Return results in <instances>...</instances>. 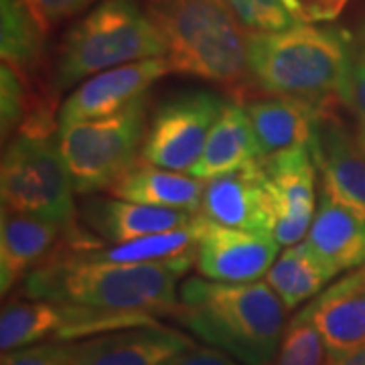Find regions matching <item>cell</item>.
I'll use <instances>...</instances> for the list:
<instances>
[{"label": "cell", "mask_w": 365, "mask_h": 365, "mask_svg": "<svg viewBox=\"0 0 365 365\" xmlns=\"http://www.w3.org/2000/svg\"><path fill=\"white\" fill-rule=\"evenodd\" d=\"M195 264V252L163 262L120 264L66 250L51 256L23 280L26 299L78 304L110 313L173 317L179 282Z\"/></svg>", "instance_id": "cell-1"}, {"label": "cell", "mask_w": 365, "mask_h": 365, "mask_svg": "<svg viewBox=\"0 0 365 365\" xmlns=\"http://www.w3.org/2000/svg\"><path fill=\"white\" fill-rule=\"evenodd\" d=\"M287 307L268 282L187 278L173 319L242 365H270L287 329Z\"/></svg>", "instance_id": "cell-2"}, {"label": "cell", "mask_w": 365, "mask_h": 365, "mask_svg": "<svg viewBox=\"0 0 365 365\" xmlns=\"http://www.w3.org/2000/svg\"><path fill=\"white\" fill-rule=\"evenodd\" d=\"M179 76L237 86L250 76L248 33L227 0H144Z\"/></svg>", "instance_id": "cell-3"}, {"label": "cell", "mask_w": 365, "mask_h": 365, "mask_svg": "<svg viewBox=\"0 0 365 365\" xmlns=\"http://www.w3.org/2000/svg\"><path fill=\"white\" fill-rule=\"evenodd\" d=\"M349 33L297 23L276 33H248V67L254 81L274 96L314 106L341 100Z\"/></svg>", "instance_id": "cell-4"}, {"label": "cell", "mask_w": 365, "mask_h": 365, "mask_svg": "<svg viewBox=\"0 0 365 365\" xmlns=\"http://www.w3.org/2000/svg\"><path fill=\"white\" fill-rule=\"evenodd\" d=\"M155 57H167V47L144 4L100 0L61 43L53 90L63 91L96 73Z\"/></svg>", "instance_id": "cell-5"}, {"label": "cell", "mask_w": 365, "mask_h": 365, "mask_svg": "<svg viewBox=\"0 0 365 365\" xmlns=\"http://www.w3.org/2000/svg\"><path fill=\"white\" fill-rule=\"evenodd\" d=\"M0 170L2 209L55 223L66 235L78 232L76 187L57 140L21 132L4 148Z\"/></svg>", "instance_id": "cell-6"}, {"label": "cell", "mask_w": 365, "mask_h": 365, "mask_svg": "<svg viewBox=\"0 0 365 365\" xmlns=\"http://www.w3.org/2000/svg\"><path fill=\"white\" fill-rule=\"evenodd\" d=\"M144 134L146 96L112 116L61 124L57 128V146L76 191L83 195L108 191L140 160Z\"/></svg>", "instance_id": "cell-7"}, {"label": "cell", "mask_w": 365, "mask_h": 365, "mask_svg": "<svg viewBox=\"0 0 365 365\" xmlns=\"http://www.w3.org/2000/svg\"><path fill=\"white\" fill-rule=\"evenodd\" d=\"M223 106L222 96L209 90L170 96L155 110L146 126L140 160L158 169L191 175Z\"/></svg>", "instance_id": "cell-8"}, {"label": "cell", "mask_w": 365, "mask_h": 365, "mask_svg": "<svg viewBox=\"0 0 365 365\" xmlns=\"http://www.w3.org/2000/svg\"><path fill=\"white\" fill-rule=\"evenodd\" d=\"M266 195L274 240L280 246L300 244L314 220L317 205V165L311 148L264 160Z\"/></svg>", "instance_id": "cell-9"}, {"label": "cell", "mask_w": 365, "mask_h": 365, "mask_svg": "<svg viewBox=\"0 0 365 365\" xmlns=\"http://www.w3.org/2000/svg\"><path fill=\"white\" fill-rule=\"evenodd\" d=\"M278 248L272 235L217 225L199 213L195 266L203 278L227 284L258 282L272 268Z\"/></svg>", "instance_id": "cell-10"}, {"label": "cell", "mask_w": 365, "mask_h": 365, "mask_svg": "<svg viewBox=\"0 0 365 365\" xmlns=\"http://www.w3.org/2000/svg\"><path fill=\"white\" fill-rule=\"evenodd\" d=\"M169 71L167 59L155 57L96 73L83 79L78 90L69 93V98L59 110L57 122L61 126L118 114L132 102L146 96L148 88Z\"/></svg>", "instance_id": "cell-11"}, {"label": "cell", "mask_w": 365, "mask_h": 365, "mask_svg": "<svg viewBox=\"0 0 365 365\" xmlns=\"http://www.w3.org/2000/svg\"><path fill=\"white\" fill-rule=\"evenodd\" d=\"M304 246L333 276L365 262V211L321 179L317 213Z\"/></svg>", "instance_id": "cell-12"}, {"label": "cell", "mask_w": 365, "mask_h": 365, "mask_svg": "<svg viewBox=\"0 0 365 365\" xmlns=\"http://www.w3.org/2000/svg\"><path fill=\"white\" fill-rule=\"evenodd\" d=\"M199 213L217 225L272 235L264 160L205 181Z\"/></svg>", "instance_id": "cell-13"}, {"label": "cell", "mask_w": 365, "mask_h": 365, "mask_svg": "<svg viewBox=\"0 0 365 365\" xmlns=\"http://www.w3.org/2000/svg\"><path fill=\"white\" fill-rule=\"evenodd\" d=\"M331 106L319 110L311 155L321 179L365 211V132L343 122Z\"/></svg>", "instance_id": "cell-14"}, {"label": "cell", "mask_w": 365, "mask_h": 365, "mask_svg": "<svg viewBox=\"0 0 365 365\" xmlns=\"http://www.w3.org/2000/svg\"><path fill=\"white\" fill-rule=\"evenodd\" d=\"M191 345V337L160 323L128 327L73 343L71 365H165Z\"/></svg>", "instance_id": "cell-15"}, {"label": "cell", "mask_w": 365, "mask_h": 365, "mask_svg": "<svg viewBox=\"0 0 365 365\" xmlns=\"http://www.w3.org/2000/svg\"><path fill=\"white\" fill-rule=\"evenodd\" d=\"M79 215L90 232L104 240L106 246H116L144 235L191 225L199 213L153 207L118 197H86Z\"/></svg>", "instance_id": "cell-16"}, {"label": "cell", "mask_w": 365, "mask_h": 365, "mask_svg": "<svg viewBox=\"0 0 365 365\" xmlns=\"http://www.w3.org/2000/svg\"><path fill=\"white\" fill-rule=\"evenodd\" d=\"M246 110L264 160L294 148H311L321 106L276 96L252 100L246 104Z\"/></svg>", "instance_id": "cell-17"}, {"label": "cell", "mask_w": 365, "mask_h": 365, "mask_svg": "<svg viewBox=\"0 0 365 365\" xmlns=\"http://www.w3.org/2000/svg\"><path fill=\"white\" fill-rule=\"evenodd\" d=\"M304 309L323 335L329 353L365 343V270L345 276Z\"/></svg>", "instance_id": "cell-18"}, {"label": "cell", "mask_w": 365, "mask_h": 365, "mask_svg": "<svg viewBox=\"0 0 365 365\" xmlns=\"http://www.w3.org/2000/svg\"><path fill=\"white\" fill-rule=\"evenodd\" d=\"M66 234L59 225L35 215L2 209L0 290L6 294L39 266L53 244Z\"/></svg>", "instance_id": "cell-19"}, {"label": "cell", "mask_w": 365, "mask_h": 365, "mask_svg": "<svg viewBox=\"0 0 365 365\" xmlns=\"http://www.w3.org/2000/svg\"><path fill=\"white\" fill-rule=\"evenodd\" d=\"M264 160L254 136L246 106L225 102L222 114L209 132L203 155L197 160L191 175L199 181H209L232 170L244 169Z\"/></svg>", "instance_id": "cell-20"}, {"label": "cell", "mask_w": 365, "mask_h": 365, "mask_svg": "<svg viewBox=\"0 0 365 365\" xmlns=\"http://www.w3.org/2000/svg\"><path fill=\"white\" fill-rule=\"evenodd\" d=\"M203 185L205 181H199L193 175L158 169L138 160L108 189V193L132 203L199 213Z\"/></svg>", "instance_id": "cell-21"}, {"label": "cell", "mask_w": 365, "mask_h": 365, "mask_svg": "<svg viewBox=\"0 0 365 365\" xmlns=\"http://www.w3.org/2000/svg\"><path fill=\"white\" fill-rule=\"evenodd\" d=\"M47 29L23 0H0V55L25 79L39 66Z\"/></svg>", "instance_id": "cell-22"}, {"label": "cell", "mask_w": 365, "mask_h": 365, "mask_svg": "<svg viewBox=\"0 0 365 365\" xmlns=\"http://www.w3.org/2000/svg\"><path fill=\"white\" fill-rule=\"evenodd\" d=\"M331 278L335 276L317 260L304 242L290 246L280 258H276L266 274V282L280 297L288 311L319 297Z\"/></svg>", "instance_id": "cell-23"}, {"label": "cell", "mask_w": 365, "mask_h": 365, "mask_svg": "<svg viewBox=\"0 0 365 365\" xmlns=\"http://www.w3.org/2000/svg\"><path fill=\"white\" fill-rule=\"evenodd\" d=\"M197 220L191 225L150 234L116 244V246H98L93 250H73L88 258L102 262H120V264H146V262H163L193 254L197 246Z\"/></svg>", "instance_id": "cell-24"}, {"label": "cell", "mask_w": 365, "mask_h": 365, "mask_svg": "<svg viewBox=\"0 0 365 365\" xmlns=\"http://www.w3.org/2000/svg\"><path fill=\"white\" fill-rule=\"evenodd\" d=\"M270 365H329V347L307 309H302L287 325Z\"/></svg>", "instance_id": "cell-25"}, {"label": "cell", "mask_w": 365, "mask_h": 365, "mask_svg": "<svg viewBox=\"0 0 365 365\" xmlns=\"http://www.w3.org/2000/svg\"><path fill=\"white\" fill-rule=\"evenodd\" d=\"M341 102L351 110L357 126L365 132V16L349 33L347 71L341 88Z\"/></svg>", "instance_id": "cell-26"}, {"label": "cell", "mask_w": 365, "mask_h": 365, "mask_svg": "<svg viewBox=\"0 0 365 365\" xmlns=\"http://www.w3.org/2000/svg\"><path fill=\"white\" fill-rule=\"evenodd\" d=\"M250 33H276L297 25L280 0H227Z\"/></svg>", "instance_id": "cell-27"}, {"label": "cell", "mask_w": 365, "mask_h": 365, "mask_svg": "<svg viewBox=\"0 0 365 365\" xmlns=\"http://www.w3.org/2000/svg\"><path fill=\"white\" fill-rule=\"evenodd\" d=\"M0 120L2 136L6 138L14 128H21L31 114L33 106L29 102L25 79L21 78L9 63L0 67Z\"/></svg>", "instance_id": "cell-28"}, {"label": "cell", "mask_w": 365, "mask_h": 365, "mask_svg": "<svg viewBox=\"0 0 365 365\" xmlns=\"http://www.w3.org/2000/svg\"><path fill=\"white\" fill-rule=\"evenodd\" d=\"M73 343L45 341L31 347L2 353L0 365H71Z\"/></svg>", "instance_id": "cell-29"}, {"label": "cell", "mask_w": 365, "mask_h": 365, "mask_svg": "<svg viewBox=\"0 0 365 365\" xmlns=\"http://www.w3.org/2000/svg\"><path fill=\"white\" fill-rule=\"evenodd\" d=\"M47 31L67 19L83 13L98 0H23Z\"/></svg>", "instance_id": "cell-30"}, {"label": "cell", "mask_w": 365, "mask_h": 365, "mask_svg": "<svg viewBox=\"0 0 365 365\" xmlns=\"http://www.w3.org/2000/svg\"><path fill=\"white\" fill-rule=\"evenodd\" d=\"M297 23H327L337 19L347 0H280Z\"/></svg>", "instance_id": "cell-31"}, {"label": "cell", "mask_w": 365, "mask_h": 365, "mask_svg": "<svg viewBox=\"0 0 365 365\" xmlns=\"http://www.w3.org/2000/svg\"><path fill=\"white\" fill-rule=\"evenodd\" d=\"M165 365H242L235 361L232 355L220 351L215 347H199V345H191L185 351L177 353L175 357H170Z\"/></svg>", "instance_id": "cell-32"}, {"label": "cell", "mask_w": 365, "mask_h": 365, "mask_svg": "<svg viewBox=\"0 0 365 365\" xmlns=\"http://www.w3.org/2000/svg\"><path fill=\"white\" fill-rule=\"evenodd\" d=\"M329 365H365V343L347 351L329 353Z\"/></svg>", "instance_id": "cell-33"}]
</instances>
